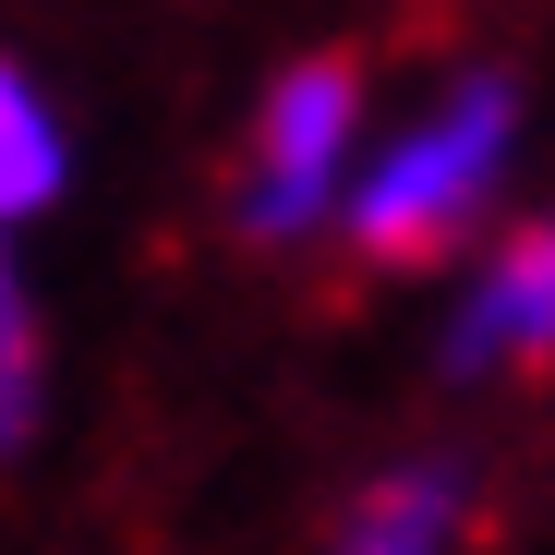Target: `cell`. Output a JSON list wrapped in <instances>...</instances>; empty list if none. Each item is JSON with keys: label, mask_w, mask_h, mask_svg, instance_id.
<instances>
[{"label": "cell", "mask_w": 555, "mask_h": 555, "mask_svg": "<svg viewBox=\"0 0 555 555\" xmlns=\"http://www.w3.org/2000/svg\"><path fill=\"white\" fill-rule=\"evenodd\" d=\"M495 157H507V85H495V73H472V85H459V98H447L423 133H399V145L375 157V181L350 194V230L375 242V254H435L459 218L483 206Z\"/></svg>", "instance_id": "cell-1"}, {"label": "cell", "mask_w": 555, "mask_h": 555, "mask_svg": "<svg viewBox=\"0 0 555 555\" xmlns=\"http://www.w3.org/2000/svg\"><path fill=\"white\" fill-rule=\"evenodd\" d=\"M338 145H350V73L338 61H302L291 85L266 98V169H254V230H302L338 181Z\"/></svg>", "instance_id": "cell-2"}, {"label": "cell", "mask_w": 555, "mask_h": 555, "mask_svg": "<svg viewBox=\"0 0 555 555\" xmlns=\"http://www.w3.org/2000/svg\"><path fill=\"white\" fill-rule=\"evenodd\" d=\"M555 350V218L531 242H507V266L472 291V314H459V362H543Z\"/></svg>", "instance_id": "cell-3"}, {"label": "cell", "mask_w": 555, "mask_h": 555, "mask_svg": "<svg viewBox=\"0 0 555 555\" xmlns=\"http://www.w3.org/2000/svg\"><path fill=\"white\" fill-rule=\"evenodd\" d=\"M447 531H459V483L447 472H399V483H375L350 507L338 555H447Z\"/></svg>", "instance_id": "cell-4"}, {"label": "cell", "mask_w": 555, "mask_h": 555, "mask_svg": "<svg viewBox=\"0 0 555 555\" xmlns=\"http://www.w3.org/2000/svg\"><path fill=\"white\" fill-rule=\"evenodd\" d=\"M49 194H61V133H49V98L13 73V85H0V206L37 218Z\"/></svg>", "instance_id": "cell-5"}]
</instances>
